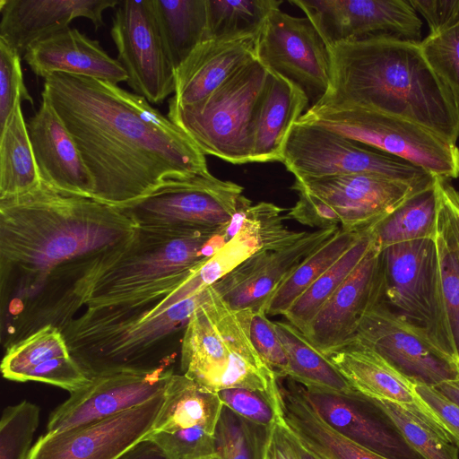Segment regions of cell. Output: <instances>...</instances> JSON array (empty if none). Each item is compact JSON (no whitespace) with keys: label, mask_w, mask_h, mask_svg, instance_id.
Wrapping results in <instances>:
<instances>
[{"label":"cell","mask_w":459,"mask_h":459,"mask_svg":"<svg viewBox=\"0 0 459 459\" xmlns=\"http://www.w3.org/2000/svg\"><path fill=\"white\" fill-rule=\"evenodd\" d=\"M280 0H206V39H235L257 37Z\"/></svg>","instance_id":"d590c367"},{"label":"cell","mask_w":459,"mask_h":459,"mask_svg":"<svg viewBox=\"0 0 459 459\" xmlns=\"http://www.w3.org/2000/svg\"><path fill=\"white\" fill-rule=\"evenodd\" d=\"M39 420V408L22 401L4 408L0 420V459H27Z\"/></svg>","instance_id":"ab89813d"},{"label":"cell","mask_w":459,"mask_h":459,"mask_svg":"<svg viewBox=\"0 0 459 459\" xmlns=\"http://www.w3.org/2000/svg\"><path fill=\"white\" fill-rule=\"evenodd\" d=\"M164 393L100 421L46 433L33 445L27 459H117L152 433Z\"/></svg>","instance_id":"ac0fdd59"},{"label":"cell","mask_w":459,"mask_h":459,"mask_svg":"<svg viewBox=\"0 0 459 459\" xmlns=\"http://www.w3.org/2000/svg\"><path fill=\"white\" fill-rule=\"evenodd\" d=\"M147 437L155 441L169 459H212L215 456L214 435L201 428L152 432Z\"/></svg>","instance_id":"7bdbcfd3"},{"label":"cell","mask_w":459,"mask_h":459,"mask_svg":"<svg viewBox=\"0 0 459 459\" xmlns=\"http://www.w3.org/2000/svg\"><path fill=\"white\" fill-rule=\"evenodd\" d=\"M326 47L374 36L420 41L422 22L405 0H291Z\"/></svg>","instance_id":"e0dca14e"},{"label":"cell","mask_w":459,"mask_h":459,"mask_svg":"<svg viewBox=\"0 0 459 459\" xmlns=\"http://www.w3.org/2000/svg\"><path fill=\"white\" fill-rule=\"evenodd\" d=\"M435 388L455 404L459 406V378L443 382Z\"/></svg>","instance_id":"db71d44e"},{"label":"cell","mask_w":459,"mask_h":459,"mask_svg":"<svg viewBox=\"0 0 459 459\" xmlns=\"http://www.w3.org/2000/svg\"><path fill=\"white\" fill-rule=\"evenodd\" d=\"M366 230L350 232L340 229L307 256L276 290L266 306L265 313L268 316H283L290 306L335 264Z\"/></svg>","instance_id":"836d02e7"},{"label":"cell","mask_w":459,"mask_h":459,"mask_svg":"<svg viewBox=\"0 0 459 459\" xmlns=\"http://www.w3.org/2000/svg\"><path fill=\"white\" fill-rule=\"evenodd\" d=\"M353 339L373 349L414 385L436 387L459 378V360L384 300L366 315Z\"/></svg>","instance_id":"4fadbf2b"},{"label":"cell","mask_w":459,"mask_h":459,"mask_svg":"<svg viewBox=\"0 0 459 459\" xmlns=\"http://www.w3.org/2000/svg\"><path fill=\"white\" fill-rule=\"evenodd\" d=\"M381 257L385 298L396 312L424 328L442 350L458 359L442 298L436 238L389 246L381 250Z\"/></svg>","instance_id":"7c38bea8"},{"label":"cell","mask_w":459,"mask_h":459,"mask_svg":"<svg viewBox=\"0 0 459 459\" xmlns=\"http://www.w3.org/2000/svg\"><path fill=\"white\" fill-rule=\"evenodd\" d=\"M229 241L215 231L138 228L121 258L94 283L87 308L155 304L177 290Z\"/></svg>","instance_id":"5b68a950"},{"label":"cell","mask_w":459,"mask_h":459,"mask_svg":"<svg viewBox=\"0 0 459 459\" xmlns=\"http://www.w3.org/2000/svg\"><path fill=\"white\" fill-rule=\"evenodd\" d=\"M376 402L394 422L407 444L423 459H459V447L450 439L399 405L380 400Z\"/></svg>","instance_id":"f35d334b"},{"label":"cell","mask_w":459,"mask_h":459,"mask_svg":"<svg viewBox=\"0 0 459 459\" xmlns=\"http://www.w3.org/2000/svg\"><path fill=\"white\" fill-rule=\"evenodd\" d=\"M27 128L42 184L64 195L92 199V178L75 142L47 98L42 96Z\"/></svg>","instance_id":"7402d4cb"},{"label":"cell","mask_w":459,"mask_h":459,"mask_svg":"<svg viewBox=\"0 0 459 459\" xmlns=\"http://www.w3.org/2000/svg\"><path fill=\"white\" fill-rule=\"evenodd\" d=\"M171 363L151 370H123L90 377L49 415L54 434L113 417L163 394L174 371Z\"/></svg>","instance_id":"2e32d148"},{"label":"cell","mask_w":459,"mask_h":459,"mask_svg":"<svg viewBox=\"0 0 459 459\" xmlns=\"http://www.w3.org/2000/svg\"><path fill=\"white\" fill-rule=\"evenodd\" d=\"M275 326L285 349L289 367L287 377L307 389L349 393L356 390L330 359L307 336L288 321H276Z\"/></svg>","instance_id":"1f68e13d"},{"label":"cell","mask_w":459,"mask_h":459,"mask_svg":"<svg viewBox=\"0 0 459 459\" xmlns=\"http://www.w3.org/2000/svg\"><path fill=\"white\" fill-rule=\"evenodd\" d=\"M21 61V56L0 40V131L19 101H29L33 107L24 84Z\"/></svg>","instance_id":"b9f144b4"},{"label":"cell","mask_w":459,"mask_h":459,"mask_svg":"<svg viewBox=\"0 0 459 459\" xmlns=\"http://www.w3.org/2000/svg\"><path fill=\"white\" fill-rule=\"evenodd\" d=\"M117 459H169L162 448L150 437H145Z\"/></svg>","instance_id":"816d5d0a"},{"label":"cell","mask_w":459,"mask_h":459,"mask_svg":"<svg viewBox=\"0 0 459 459\" xmlns=\"http://www.w3.org/2000/svg\"><path fill=\"white\" fill-rule=\"evenodd\" d=\"M281 162L298 180L367 174L420 185L436 177L402 158L300 121L291 128Z\"/></svg>","instance_id":"30bf717a"},{"label":"cell","mask_w":459,"mask_h":459,"mask_svg":"<svg viewBox=\"0 0 459 459\" xmlns=\"http://www.w3.org/2000/svg\"><path fill=\"white\" fill-rule=\"evenodd\" d=\"M208 288L192 295L183 283L162 300L137 307L86 308L62 330L71 356L89 377L151 370L172 359L158 350L185 327L206 299Z\"/></svg>","instance_id":"277c9868"},{"label":"cell","mask_w":459,"mask_h":459,"mask_svg":"<svg viewBox=\"0 0 459 459\" xmlns=\"http://www.w3.org/2000/svg\"><path fill=\"white\" fill-rule=\"evenodd\" d=\"M308 104L298 85L269 71L252 120V162L282 161L291 128Z\"/></svg>","instance_id":"4316f807"},{"label":"cell","mask_w":459,"mask_h":459,"mask_svg":"<svg viewBox=\"0 0 459 459\" xmlns=\"http://www.w3.org/2000/svg\"><path fill=\"white\" fill-rule=\"evenodd\" d=\"M273 401L279 422L319 459H388L329 427L307 402L301 385L292 381L284 386L278 380Z\"/></svg>","instance_id":"83f0119b"},{"label":"cell","mask_w":459,"mask_h":459,"mask_svg":"<svg viewBox=\"0 0 459 459\" xmlns=\"http://www.w3.org/2000/svg\"><path fill=\"white\" fill-rule=\"evenodd\" d=\"M340 227L305 231L294 243L262 249L212 285L233 309L265 311L276 290L312 253L331 238Z\"/></svg>","instance_id":"ffe728a7"},{"label":"cell","mask_w":459,"mask_h":459,"mask_svg":"<svg viewBox=\"0 0 459 459\" xmlns=\"http://www.w3.org/2000/svg\"><path fill=\"white\" fill-rule=\"evenodd\" d=\"M402 158L446 179L459 177V148L411 121L356 106L316 103L298 120Z\"/></svg>","instance_id":"9c48e42d"},{"label":"cell","mask_w":459,"mask_h":459,"mask_svg":"<svg viewBox=\"0 0 459 459\" xmlns=\"http://www.w3.org/2000/svg\"><path fill=\"white\" fill-rule=\"evenodd\" d=\"M252 342L266 364L278 378L287 377L288 358L279 337L275 323L267 317L265 311L254 312L250 324Z\"/></svg>","instance_id":"bcb514c9"},{"label":"cell","mask_w":459,"mask_h":459,"mask_svg":"<svg viewBox=\"0 0 459 459\" xmlns=\"http://www.w3.org/2000/svg\"><path fill=\"white\" fill-rule=\"evenodd\" d=\"M90 380L77 361L71 356L48 359L30 370L22 382L36 381L65 389L72 393Z\"/></svg>","instance_id":"7dc6e473"},{"label":"cell","mask_w":459,"mask_h":459,"mask_svg":"<svg viewBox=\"0 0 459 459\" xmlns=\"http://www.w3.org/2000/svg\"><path fill=\"white\" fill-rule=\"evenodd\" d=\"M169 58L175 68L204 40L206 0H152Z\"/></svg>","instance_id":"d6a6232c"},{"label":"cell","mask_w":459,"mask_h":459,"mask_svg":"<svg viewBox=\"0 0 459 459\" xmlns=\"http://www.w3.org/2000/svg\"><path fill=\"white\" fill-rule=\"evenodd\" d=\"M328 358L357 391L399 405L452 441L438 419L417 394L415 385L373 349L353 339Z\"/></svg>","instance_id":"603a6c76"},{"label":"cell","mask_w":459,"mask_h":459,"mask_svg":"<svg viewBox=\"0 0 459 459\" xmlns=\"http://www.w3.org/2000/svg\"><path fill=\"white\" fill-rule=\"evenodd\" d=\"M110 34L127 84L150 103L175 93L176 70L163 40L152 0H124L116 7Z\"/></svg>","instance_id":"5bb4252c"},{"label":"cell","mask_w":459,"mask_h":459,"mask_svg":"<svg viewBox=\"0 0 459 459\" xmlns=\"http://www.w3.org/2000/svg\"><path fill=\"white\" fill-rule=\"evenodd\" d=\"M256 37L202 41L178 67L176 89L169 100L178 106L198 102L256 58Z\"/></svg>","instance_id":"484cf974"},{"label":"cell","mask_w":459,"mask_h":459,"mask_svg":"<svg viewBox=\"0 0 459 459\" xmlns=\"http://www.w3.org/2000/svg\"><path fill=\"white\" fill-rule=\"evenodd\" d=\"M420 42L374 36L327 47L330 83L316 103L398 117L456 144L459 96L427 62Z\"/></svg>","instance_id":"3957f363"},{"label":"cell","mask_w":459,"mask_h":459,"mask_svg":"<svg viewBox=\"0 0 459 459\" xmlns=\"http://www.w3.org/2000/svg\"><path fill=\"white\" fill-rule=\"evenodd\" d=\"M438 213L439 190L436 177L372 227L376 243L382 250L395 244L435 239Z\"/></svg>","instance_id":"f546056e"},{"label":"cell","mask_w":459,"mask_h":459,"mask_svg":"<svg viewBox=\"0 0 459 459\" xmlns=\"http://www.w3.org/2000/svg\"><path fill=\"white\" fill-rule=\"evenodd\" d=\"M255 55L268 71L298 85L312 105L326 93L330 83L328 48L307 17L292 16L280 8L273 10L256 37Z\"/></svg>","instance_id":"9a60e30c"},{"label":"cell","mask_w":459,"mask_h":459,"mask_svg":"<svg viewBox=\"0 0 459 459\" xmlns=\"http://www.w3.org/2000/svg\"><path fill=\"white\" fill-rule=\"evenodd\" d=\"M119 0H0V40L22 56L35 42L69 28L75 18L103 26V12Z\"/></svg>","instance_id":"cb8c5ba5"},{"label":"cell","mask_w":459,"mask_h":459,"mask_svg":"<svg viewBox=\"0 0 459 459\" xmlns=\"http://www.w3.org/2000/svg\"><path fill=\"white\" fill-rule=\"evenodd\" d=\"M152 432L201 428L214 434L222 403L218 394L203 388L183 374L174 373Z\"/></svg>","instance_id":"f1b7e54d"},{"label":"cell","mask_w":459,"mask_h":459,"mask_svg":"<svg viewBox=\"0 0 459 459\" xmlns=\"http://www.w3.org/2000/svg\"><path fill=\"white\" fill-rule=\"evenodd\" d=\"M268 74L255 58L204 100L187 106L169 102L168 117L204 155L252 162V120Z\"/></svg>","instance_id":"52a82bcc"},{"label":"cell","mask_w":459,"mask_h":459,"mask_svg":"<svg viewBox=\"0 0 459 459\" xmlns=\"http://www.w3.org/2000/svg\"><path fill=\"white\" fill-rule=\"evenodd\" d=\"M273 428L247 420L222 405L212 459H264Z\"/></svg>","instance_id":"8d00e7d4"},{"label":"cell","mask_w":459,"mask_h":459,"mask_svg":"<svg viewBox=\"0 0 459 459\" xmlns=\"http://www.w3.org/2000/svg\"><path fill=\"white\" fill-rule=\"evenodd\" d=\"M436 241L442 298L455 351L459 359V264L438 233Z\"/></svg>","instance_id":"f6af8a7d"},{"label":"cell","mask_w":459,"mask_h":459,"mask_svg":"<svg viewBox=\"0 0 459 459\" xmlns=\"http://www.w3.org/2000/svg\"><path fill=\"white\" fill-rule=\"evenodd\" d=\"M374 242L375 235L370 228L290 306L283 315L287 321L303 332L363 260Z\"/></svg>","instance_id":"e575fe53"},{"label":"cell","mask_w":459,"mask_h":459,"mask_svg":"<svg viewBox=\"0 0 459 459\" xmlns=\"http://www.w3.org/2000/svg\"><path fill=\"white\" fill-rule=\"evenodd\" d=\"M217 394L223 405L255 424L273 428L279 420L273 393L269 394L247 388H227L219 391Z\"/></svg>","instance_id":"ee69618b"},{"label":"cell","mask_w":459,"mask_h":459,"mask_svg":"<svg viewBox=\"0 0 459 459\" xmlns=\"http://www.w3.org/2000/svg\"><path fill=\"white\" fill-rule=\"evenodd\" d=\"M282 426V425H281ZM283 427V426H282ZM284 428V427H283ZM285 429V428H284ZM285 430L289 434L295 449L299 455V459H319L316 455H315L313 453H311L309 450H307L306 447H304L295 437H293L286 429Z\"/></svg>","instance_id":"11a10c76"},{"label":"cell","mask_w":459,"mask_h":459,"mask_svg":"<svg viewBox=\"0 0 459 459\" xmlns=\"http://www.w3.org/2000/svg\"><path fill=\"white\" fill-rule=\"evenodd\" d=\"M137 225L121 209L41 184L0 199L2 335L63 328L123 255Z\"/></svg>","instance_id":"6da1fadb"},{"label":"cell","mask_w":459,"mask_h":459,"mask_svg":"<svg viewBox=\"0 0 459 459\" xmlns=\"http://www.w3.org/2000/svg\"><path fill=\"white\" fill-rule=\"evenodd\" d=\"M424 57L459 96V21L420 42Z\"/></svg>","instance_id":"60d3db41"},{"label":"cell","mask_w":459,"mask_h":459,"mask_svg":"<svg viewBox=\"0 0 459 459\" xmlns=\"http://www.w3.org/2000/svg\"><path fill=\"white\" fill-rule=\"evenodd\" d=\"M272 444L274 459H299L289 434L279 420L273 431Z\"/></svg>","instance_id":"f5cc1de1"},{"label":"cell","mask_w":459,"mask_h":459,"mask_svg":"<svg viewBox=\"0 0 459 459\" xmlns=\"http://www.w3.org/2000/svg\"><path fill=\"white\" fill-rule=\"evenodd\" d=\"M384 298L381 249L375 239L363 260L302 333L328 357L353 340L366 315Z\"/></svg>","instance_id":"d6986e66"},{"label":"cell","mask_w":459,"mask_h":459,"mask_svg":"<svg viewBox=\"0 0 459 459\" xmlns=\"http://www.w3.org/2000/svg\"><path fill=\"white\" fill-rule=\"evenodd\" d=\"M254 311L233 309L212 286L183 333L180 370L207 391L247 388L272 394L278 377L250 337Z\"/></svg>","instance_id":"8992f818"},{"label":"cell","mask_w":459,"mask_h":459,"mask_svg":"<svg viewBox=\"0 0 459 459\" xmlns=\"http://www.w3.org/2000/svg\"><path fill=\"white\" fill-rule=\"evenodd\" d=\"M428 23L429 33H437L459 21V0H409Z\"/></svg>","instance_id":"f907efd6"},{"label":"cell","mask_w":459,"mask_h":459,"mask_svg":"<svg viewBox=\"0 0 459 459\" xmlns=\"http://www.w3.org/2000/svg\"><path fill=\"white\" fill-rule=\"evenodd\" d=\"M439 213L437 233L459 264V192L448 179L437 177Z\"/></svg>","instance_id":"c3c4849f"},{"label":"cell","mask_w":459,"mask_h":459,"mask_svg":"<svg viewBox=\"0 0 459 459\" xmlns=\"http://www.w3.org/2000/svg\"><path fill=\"white\" fill-rule=\"evenodd\" d=\"M243 197L241 186L208 172L169 179L148 195L119 209L138 228L215 231L230 222Z\"/></svg>","instance_id":"8fae6325"},{"label":"cell","mask_w":459,"mask_h":459,"mask_svg":"<svg viewBox=\"0 0 459 459\" xmlns=\"http://www.w3.org/2000/svg\"><path fill=\"white\" fill-rule=\"evenodd\" d=\"M264 459H274L273 444H272V437H271V439H270V442H269V445H268V447H267V450H266V454H265V458Z\"/></svg>","instance_id":"9f6ffc18"},{"label":"cell","mask_w":459,"mask_h":459,"mask_svg":"<svg viewBox=\"0 0 459 459\" xmlns=\"http://www.w3.org/2000/svg\"><path fill=\"white\" fill-rule=\"evenodd\" d=\"M302 391L319 417L351 442L388 459H423L375 399L357 390L338 393L302 386Z\"/></svg>","instance_id":"44dd1931"},{"label":"cell","mask_w":459,"mask_h":459,"mask_svg":"<svg viewBox=\"0 0 459 459\" xmlns=\"http://www.w3.org/2000/svg\"><path fill=\"white\" fill-rule=\"evenodd\" d=\"M432 180L412 185L367 174L295 179L291 189L299 199L285 218L312 228L363 231Z\"/></svg>","instance_id":"ba28073f"},{"label":"cell","mask_w":459,"mask_h":459,"mask_svg":"<svg viewBox=\"0 0 459 459\" xmlns=\"http://www.w3.org/2000/svg\"><path fill=\"white\" fill-rule=\"evenodd\" d=\"M23 59L36 75L43 78L64 73L115 84L128 78L120 62L108 55L98 40L70 27L35 42Z\"/></svg>","instance_id":"d4e9b609"},{"label":"cell","mask_w":459,"mask_h":459,"mask_svg":"<svg viewBox=\"0 0 459 459\" xmlns=\"http://www.w3.org/2000/svg\"><path fill=\"white\" fill-rule=\"evenodd\" d=\"M47 98L92 178V199L117 208L169 179L208 173L205 155L143 96L94 78L54 73Z\"/></svg>","instance_id":"7a4b0ae2"},{"label":"cell","mask_w":459,"mask_h":459,"mask_svg":"<svg viewBox=\"0 0 459 459\" xmlns=\"http://www.w3.org/2000/svg\"><path fill=\"white\" fill-rule=\"evenodd\" d=\"M415 390L438 419L449 437L459 447V406L435 387L415 385Z\"/></svg>","instance_id":"681fc988"},{"label":"cell","mask_w":459,"mask_h":459,"mask_svg":"<svg viewBox=\"0 0 459 459\" xmlns=\"http://www.w3.org/2000/svg\"><path fill=\"white\" fill-rule=\"evenodd\" d=\"M1 371L4 378L22 382L38 365L71 355L61 329L48 325L5 349Z\"/></svg>","instance_id":"74e56055"},{"label":"cell","mask_w":459,"mask_h":459,"mask_svg":"<svg viewBox=\"0 0 459 459\" xmlns=\"http://www.w3.org/2000/svg\"><path fill=\"white\" fill-rule=\"evenodd\" d=\"M41 184L19 101L0 131V199L23 195Z\"/></svg>","instance_id":"4dcf8cb0"}]
</instances>
